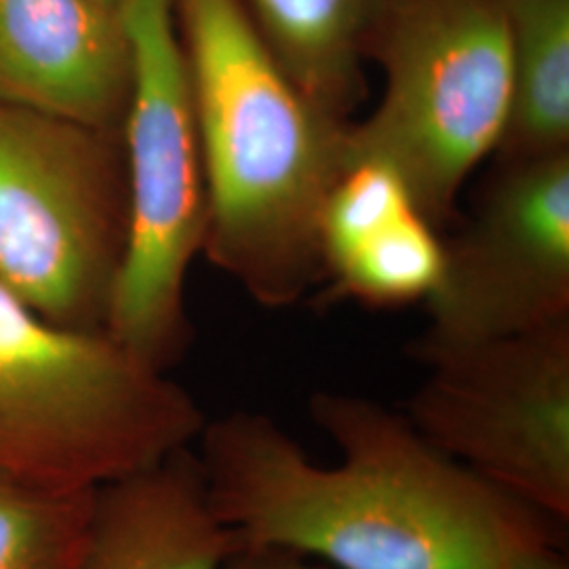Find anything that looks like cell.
<instances>
[{
    "instance_id": "obj_16",
    "label": "cell",
    "mask_w": 569,
    "mask_h": 569,
    "mask_svg": "<svg viewBox=\"0 0 569 569\" xmlns=\"http://www.w3.org/2000/svg\"><path fill=\"white\" fill-rule=\"evenodd\" d=\"M500 569H569L557 538H538L512 550Z\"/></svg>"
},
{
    "instance_id": "obj_12",
    "label": "cell",
    "mask_w": 569,
    "mask_h": 569,
    "mask_svg": "<svg viewBox=\"0 0 569 569\" xmlns=\"http://www.w3.org/2000/svg\"><path fill=\"white\" fill-rule=\"evenodd\" d=\"M390 0H244L268 49L327 114L350 121L367 98V53Z\"/></svg>"
},
{
    "instance_id": "obj_10",
    "label": "cell",
    "mask_w": 569,
    "mask_h": 569,
    "mask_svg": "<svg viewBox=\"0 0 569 569\" xmlns=\"http://www.w3.org/2000/svg\"><path fill=\"white\" fill-rule=\"evenodd\" d=\"M331 300L376 310L425 302L441 281L446 241L401 176L380 161L348 164L319 224Z\"/></svg>"
},
{
    "instance_id": "obj_13",
    "label": "cell",
    "mask_w": 569,
    "mask_h": 569,
    "mask_svg": "<svg viewBox=\"0 0 569 569\" xmlns=\"http://www.w3.org/2000/svg\"><path fill=\"white\" fill-rule=\"evenodd\" d=\"M500 9L509 37L512 103L493 157L569 152V0H500Z\"/></svg>"
},
{
    "instance_id": "obj_8",
    "label": "cell",
    "mask_w": 569,
    "mask_h": 569,
    "mask_svg": "<svg viewBox=\"0 0 569 569\" xmlns=\"http://www.w3.org/2000/svg\"><path fill=\"white\" fill-rule=\"evenodd\" d=\"M413 357L569 321V152L491 159Z\"/></svg>"
},
{
    "instance_id": "obj_9",
    "label": "cell",
    "mask_w": 569,
    "mask_h": 569,
    "mask_svg": "<svg viewBox=\"0 0 569 569\" xmlns=\"http://www.w3.org/2000/svg\"><path fill=\"white\" fill-rule=\"evenodd\" d=\"M131 47L93 0H0V100L122 131Z\"/></svg>"
},
{
    "instance_id": "obj_15",
    "label": "cell",
    "mask_w": 569,
    "mask_h": 569,
    "mask_svg": "<svg viewBox=\"0 0 569 569\" xmlns=\"http://www.w3.org/2000/svg\"><path fill=\"white\" fill-rule=\"evenodd\" d=\"M220 569H333L293 550L239 542Z\"/></svg>"
},
{
    "instance_id": "obj_6",
    "label": "cell",
    "mask_w": 569,
    "mask_h": 569,
    "mask_svg": "<svg viewBox=\"0 0 569 569\" xmlns=\"http://www.w3.org/2000/svg\"><path fill=\"white\" fill-rule=\"evenodd\" d=\"M127 230L122 131L0 100V283L53 326L103 331Z\"/></svg>"
},
{
    "instance_id": "obj_7",
    "label": "cell",
    "mask_w": 569,
    "mask_h": 569,
    "mask_svg": "<svg viewBox=\"0 0 569 569\" xmlns=\"http://www.w3.org/2000/svg\"><path fill=\"white\" fill-rule=\"evenodd\" d=\"M407 420L451 460L552 523L569 521V321L416 357Z\"/></svg>"
},
{
    "instance_id": "obj_4",
    "label": "cell",
    "mask_w": 569,
    "mask_h": 569,
    "mask_svg": "<svg viewBox=\"0 0 569 569\" xmlns=\"http://www.w3.org/2000/svg\"><path fill=\"white\" fill-rule=\"evenodd\" d=\"M367 61L382 70L378 106L346 127V164L380 161L441 230L475 169L491 159L512 103L500 0H390Z\"/></svg>"
},
{
    "instance_id": "obj_2",
    "label": "cell",
    "mask_w": 569,
    "mask_h": 569,
    "mask_svg": "<svg viewBox=\"0 0 569 569\" xmlns=\"http://www.w3.org/2000/svg\"><path fill=\"white\" fill-rule=\"evenodd\" d=\"M207 180L203 256L264 308L323 281L319 224L346 127L291 81L244 0H171Z\"/></svg>"
},
{
    "instance_id": "obj_5",
    "label": "cell",
    "mask_w": 569,
    "mask_h": 569,
    "mask_svg": "<svg viewBox=\"0 0 569 569\" xmlns=\"http://www.w3.org/2000/svg\"><path fill=\"white\" fill-rule=\"evenodd\" d=\"M131 100L122 122L129 230L103 331L159 371L192 342L188 272L203 256L207 180L171 0H124Z\"/></svg>"
},
{
    "instance_id": "obj_1",
    "label": "cell",
    "mask_w": 569,
    "mask_h": 569,
    "mask_svg": "<svg viewBox=\"0 0 569 569\" xmlns=\"http://www.w3.org/2000/svg\"><path fill=\"white\" fill-rule=\"evenodd\" d=\"M308 409L340 451L331 467L262 411L207 418L194 441L211 507L239 542L333 569H500L555 538L557 523L428 443L406 413L342 390L310 395Z\"/></svg>"
},
{
    "instance_id": "obj_14",
    "label": "cell",
    "mask_w": 569,
    "mask_h": 569,
    "mask_svg": "<svg viewBox=\"0 0 569 569\" xmlns=\"http://www.w3.org/2000/svg\"><path fill=\"white\" fill-rule=\"evenodd\" d=\"M93 496L0 477V569H81Z\"/></svg>"
},
{
    "instance_id": "obj_11",
    "label": "cell",
    "mask_w": 569,
    "mask_h": 569,
    "mask_svg": "<svg viewBox=\"0 0 569 569\" xmlns=\"http://www.w3.org/2000/svg\"><path fill=\"white\" fill-rule=\"evenodd\" d=\"M237 545L188 446L96 489L81 569H220Z\"/></svg>"
},
{
    "instance_id": "obj_3",
    "label": "cell",
    "mask_w": 569,
    "mask_h": 569,
    "mask_svg": "<svg viewBox=\"0 0 569 569\" xmlns=\"http://www.w3.org/2000/svg\"><path fill=\"white\" fill-rule=\"evenodd\" d=\"M207 416L106 331L53 326L0 283V477L98 489L194 446Z\"/></svg>"
},
{
    "instance_id": "obj_17",
    "label": "cell",
    "mask_w": 569,
    "mask_h": 569,
    "mask_svg": "<svg viewBox=\"0 0 569 569\" xmlns=\"http://www.w3.org/2000/svg\"><path fill=\"white\" fill-rule=\"evenodd\" d=\"M93 2L103 11L114 13V16H121L122 4H124V0H93Z\"/></svg>"
}]
</instances>
